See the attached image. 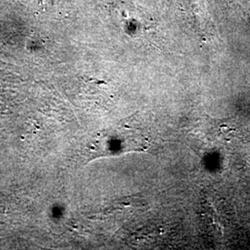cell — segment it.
Wrapping results in <instances>:
<instances>
[{
    "label": "cell",
    "instance_id": "obj_1",
    "mask_svg": "<svg viewBox=\"0 0 250 250\" xmlns=\"http://www.w3.org/2000/svg\"><path fill=\"white\" fill-rule=\"evenodd\" d=\"M103 154H121L129 151H144L146 149V142L136 131L125 130L108 134L103 140Z\"/></svg>",
    "mask_w": 250,
    "mask_h": 250
}]
</instances>
